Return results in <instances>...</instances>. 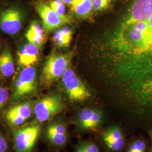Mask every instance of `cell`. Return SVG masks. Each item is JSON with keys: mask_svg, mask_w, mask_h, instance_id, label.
Returning a JSON list of instances; mask_svg holds the SVG:
<instances>
[{"mask_svg": "<svg viewBox=\"0 0 152 152\" xmlns=\"http://www.w3.org/2000/svg\"><path fill=\"white\" fill-rule=\"evenodd\" d=\"M122 69L127 95L139 113L152 116V14L138 22H123L110 40Z\"/></svg>", "mask_w": 152, "mask_h": 152, "instance_id": "obj_1", "label": "cell"}, {"mask_svg": "<svg viewBox=\"0 0 152 152\" xmlns=\"http://www.w3.org/2000/svg\"><path fill=\"white\" fill-rule=\"evenodd\" d=\"M71 55L69 54L53 53L48 58L41 76L42 83L49 86L62 77L70 64Z\"/></svg>", "mask_w": 152, "mask_h": 152, "instance_id": "obj_2", "label": "cell"}, {"mask_svg": "<svg viewBox=\"0 0 152 152\" xmlns=\"http://www.w3.org/2000/svg\"><path fill=\"white\" fill-rule=\"evenodd\" d=\"M38 85L36 69L32 66L25 67L15 81L11 96L12 102L31 96L37 91Z\"/></svg>", "mask_w": 152, "mask_h": 152, "instance_id": "obj_3", "label": "cell"}, {"mask_svg": "<svg viewBox=\"0 0 152 152\" xmlns=\"http://www.w3.org/2000/svg\"><path fill=\"white\" fill-rule=\"evenodd\" d=\"M62 81L71 102L83 103L90 98V92L71 68H68L65 71L62 76Z\"/></svg>", "mask_w": 152, "mask_h": 152, "instance_id": "obj_4", "label": "cell"}, {"mask_svg": "<svg viewBox=\"0 0 152 152\" xmlns=\"http://www.w3.org/2000/svg\"><path fill=\"white\" fill-rule=\"evenodd\" d=\"M63 109V102L59 94L49 95L35 104L33 111L38 123H43L59 113Z\"/></svg>", "mask_w": 152, "mask_h": 152, "instance_id": "obj_5", "label": "cell"}, {"mask_svg": "<svg viewBox=\"0 0 152 152\" xmlns=\"http://www.w3.org/2000/svg\"><path fill=\"white\" fill-rule=\"evenodd\" d=\"M41 126L32 124L18 129L14 134L15 152H30L36 145Z\"/></svg>", "mask_w": 152, "mask_h": 152, "instance_id": "obj_6", "label": "cell"}, {"mask_svg": "<svg viewBox=\"0 0 152 152\" xmlns=\"http://www.w3.org/2000/svg\"><path fill=\"white\" fill-rule=\"evenodd\" d=\"M24 12L19 7H10L0 12V30L7 34L19 32L23 26Z\"/></svg>", "mask_w": 152, "mask_h": 152, "instance_id": "obj_7", "label": "cell"}, {"mask_svg": "<svg viewBox=\"0 0 152 152\" xmlns=\"http://www.w3.org/2000/svg\"><path fill=\"white\" fill-rule=\"evenodd\" d=\"M35 7L42 19L44 29L48 32L59 28L71 22L69 17L61 16L54 11L50 6L44 2L37 3Z\"/></svg>", "mask_w": 152, "mask_h": 152, "instance_id": "obj_8", "label": "cell"}, {"mask_svg": "<svg viewBox=\"0 0 152 152\" xmlns=\"http://www.w3.org/2000/svg\"><path fill=\"white\" fill-rule=\"evenodd\" d=\"M33 109L31 102H25L11 107L6 112V120L12 127L24 124L32 115Z\"/></svg>", "mask_w": 152, "mask_h": 152, "instance_id": "obj_9", "label": "cell"}, {"mask_svg": "<svg viewBox=\"0 0 152 152\" xmlns=\"http://www.w3.org/2000/svg\"><path fill=\"white\" fill-rule=\"evenodd\" d=\"M46 135L51 143L57 147L63 146L67 141L66 127L60 122H55L50 124L46 129Z\"/></svg>", "mask_w": 152, "mask_h": 152, "instance_id": "obj_10", "label": "cell"}, {"mask_svg": "<svg viewBox=\"0 0 152 152\" xmlns=\"http://www.w3.org/2000/svg\"><path fill=\"white\" fill-rule=\"evenodd\" d=\"M102 121L100 112L91 109H82L78 115V122L82 128L86 130H95Z\"/></svg>", "mask_w": 152, "mask_h": 152, "instance_id": "obj_11", "label": "cell"}, {"mask_svg": "<svg viewBox=\"0 0 152 152\" xmlns=\"http://www.w3.org/2000/svg\"><path fill=\"white\" fill-rule=\"evenodd\" d=\"M39 49L34 45L28 42L20 48L18 51V58L20 65L28 66L34 64L37 60Z\"/></svg>", "mask_w": 152, "mask_h": 152, "instance_id": "obj_12", "label": "cell"}, {"mask_svg": "<svg viewBox=\"0 0 152 152\" xmlns=\"http://www.w3.org/2000/svg\"><path fill=\"white\" fill-rule=\"evenodd\" d=\"M44 26L37 21L31 23L26 33V37L29 43L34 45L38 49H41L46 41V35Z\"/></svg>", "mask_w": 152, "mask_h": 152, "instance_id": "obj_13", "label": "cell"}, {"mask_svg": "<svg viewBox=\"0 0 152 152\" xmlns=\"http://www.w3.org/2000/svg\"><path fill=\"white\" fill-rule=\"evenodd\" d=\"M0 72L6 77H10L15 72V65L11 50L6 48L0 55Z\"/></svg>", "mask_w": 152, "mask_h": 152, "instance_id": "obj_14", "label": "cell"}, {"mask_svg": "<svg viewBox=\"0 0 152 152\" xmlns=\"http://www.w3.org/2000/svg\"><path fill=\"white\" fill-rule=\"evenodd\" d=\"M71 6L72 11L76 15L86 18L93 10L92 0H73Z\"/></svg>", "mask_w": 152, "mask_h": 152, "instance_id": "obj_15", "label": "cell"}, {"mask_svg": "<svg viewBox=\"0 0 152 152\" xmlns=\"http://www.w3.org/2000/svg\"><path fill=\"white\" fill-rule=\"evenodd\" d=\"M73 31L68 27L61 28L56 31L53 36L55 44L60 48H67L71 44Z\"/></svg>", "mask_w": 152, "mask_h": 152, "instance_id": "obj_16", "label": "cell"}, {"mask_svg": "<svg viewBox=\"0 0 152 152\" xmlns=\"http://www.w3.org/2000/svg\"><path fill=\"white\" fill-rule=\"evenodd\" d=\"M103 140L125 141L122 132L117 127H112L103 134Z\"/></svg>", "mask_w": 152, "mask_h": 152, "instance_id": "obj_17", "label": "cell"}, {"mask_svg": "<svg viewBox=\"0 0 152 152\" xmlns=\"http://www.w3.org/2000/svg\"><path fill=\"white\" fill-rule=\"evenodd\" d=\"M65 4L60 0H52L50 2L49 6L57 14L61 16H66L65 15Z\"/></svg>", "mask_w": 152, "mask_h": 152, "instance_id": "obj_18", "label": "cell"}, {"mask_svg": "<svg viewBox=\"0 0 152 152\" xmlns=\"http://www.w3.org/2000/svg\"><path fill=\"white\" fill-rule=\"evenodd\" d=\"M112 0H92L93 10L95 11H103L108 9Z\"/></svg>", "mask_w": 152, "mask_h": 152, "instance_id": "obj_19", "label": "cell"}, {"mask_svg": "<svg viewBox=\"0 0 152 152\" xmlns=\"http://www.w3.org/2000/svg\"><path fill=\"white\" fill-rule=\"evenodd\" d=\"M76 152H99V149L96 144L92 142H86L78 147Z\"/></svg>", "mask_w": 152, "mask_h": 152, "instance_id": "obj_20", "label": "cell"}, {"mask_svg": "<svg viewBox=\"0 0 152 152\" xmlns=\"http://www.w3.org/2000/svg\"><path fill=\"white\" fill-rule=\"evenodd\" d=\"M109 149L113 151H119L124 147L125 141H113L107 140H104Z\"/></svg>", "mask_w": 152, "mask_h": 152, "instance_id": "obj_21", "label": "cell"}, {"mask_svg": "<svg viewBox=\"0 0 152 152\" xmlns=\"http://www.w3.org/2000/svg\"><path fill=\"white\" fill-rule=\"evenodd\" d=\"M130 148L136 152H145L146 149V143L142 139H138L131 144Z\"/></svg>", "mask_w": 152, "mask_h": 152, "instance_id": "obj_22", "label": "cell"}, {"mask_svg": "<svg viewBox=\"0 0 152 152\" xmlns=\"http://www.w3.org/2000/svg\"><path fill=\"white\" fill-rule=\"evenodd\" d=\"M9 98L8 90L5 87H0V110L6 105Z\"/></svg>", "mask_w": 152, "mask_h": 152, "instance_id": "obj_23", "label": "cell"}, {"mask_svg": "<svg viewBox=\"0 0 152 152\" xmlns=\"http://www.w3.org/2000/svg\"><path fill=\"white\" fill-rule=\"evenodd\" d=\"M5 137L0 132V152H6L8 149V144Z\"/></svg>", "mask_w": 152, "mask_h": 152, "instance_id": "obj_24", "label": "cell"}, {"mask_svg": "<svg viewBox=\"0 0 152 152\" xmlns=\"http://www.w3.org/2000/svg\"><path fill=\"white\" fill-rule=\"evenodd\" d=\"M61 2H63L64 4H67V5H71V4L73 2V0H60Z\"/></svg>", "mask_w": 152, "mask_h": 152, "instance_id": "obj_25", "label": "cell"}, {"mask_svg": "<svg viewBox=\"0 0 152 152\" xmlns=\"http://www.w3.org/2000/svg\"><path fill=\"white\" fill-rule=\"evenodd\" d=\"M149 136L151 138V152H152V130H150L148 132Z\"/></svg>", "mask_w": 152, "mask_h": 152, "instance_id": "obj_26", "label": "cell"}, {"mask_svg": "<svg viewBox=\"0 0 152 152\" xmlns=\"http://www.w3.org/2000/svg\"><path fill=\"white\" fill-rule=\"evenodd\" d=\"M127 152H136L135 151H134V150H132V149H129V150H128V151H127Z\"/></svg>", "mask_w": 152, "mask_h": 152, "instance_id": "obj_27", "label": "cell"}, {"mask_svg": "<svg viewBox=\"0 0 152 152\" xmlns=\"http://www.w3.org/2000/svg\"><path fill=\"white\" fill-rule=\"evenodd\" d=\"M0 132H1V131H0Z\"/></svg>", "mask_w": 152, "mask_h": 152, "instance_id": "obj_28", "label": "cell"}]
</instances>
